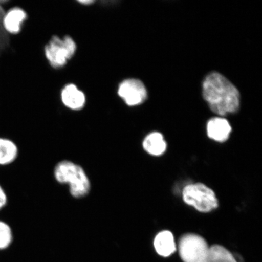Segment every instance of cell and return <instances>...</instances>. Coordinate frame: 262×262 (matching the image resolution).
Masks as SVG:
<instances>
[{
	"instance_id": "6da1fadb",
	"label": "cell",
	"mask_w": 262,
	"mask_h": 262,
	"mask_svg": "<svg viewBox=\"0 0 262 262\" xmlns=\"http://www.w3.org/2000/svg\"><path fill=\"white\" fill-rule=\"evenodd\" d=\"M203 96L210 109L219 116L236 113L240 107V93L227 78L218 73L206 76L203 83Z\"/></svg>"
},
{
	"instance_id": "52a82bcc",
	"label": "cell",
	"mask_w": 262,
	"mask_h": 262,
	"mask_svg": "<svg viewBox=\"0 0 262 262\" xmlns=\"http://www.w3.org/2000/svg\"><path fill=\"white\" fill-rule=\"evenodd\" d=\"M206 129L209 138L219 142L227 141L232 130L228 121L222 117L213 118L209 120Z\"/></svg>"
},
{
	"instance_id": "2e32d148",
	"label": "cell",
	"mask_w": 262,
	"mask_h": 262,
	"mask_svg": "<svg viewBox=\"0 0 262 262\" xmlns=\"http://www.w3.org/2000/svg\"><path fill=\"white\" fill-rule=\"evenodd\" d=\"M79 3H81V4H83V5H90V4H92V3H94V2L90 1V0H89V1H80Z\"/></svg>"
},
{
	"instance_id": "9c48e42d",
	"label": "cell",
	"mask_w": 262,
	"mask_h": 262,
	"mask_svg": "<svg viewBox=\"0 0 262 262\" xmlns=\"http://www.w3.org/2000/svg\"><path fill=\"white\" fill-rule=\"evenodd\" d=\"M61 100L64 105L73 110L82 109L86 103V97L83 92L75 84L67 85L61 92Z\"/></svg>"
},
{
	"instance_id": "ba28073f",
	"label": "cell",
	"mask_w": 262,
	"mask_h": 262,
	"mask_svg": "<svg viewBox=\"0 0 262 262\" xmlns=\"http://www.w3.org/2000/svg\"><path fill=\"white\" fill-rule=\"evenodd\" d=\"M154 247L156 253L160 256H171L178 249L174 237L171 231H162L159 232L154 240Z\"/></svg>"
},
{
	"instance_id": "8fae6325",
	"label": "cell",
	"mask_w": 262,
	"mask_h": 262,
	"mask_svg": "<svg viewBox=\"0 0 262 262\" xmlns=\"http://www.w3.org/2000/svg\"><path fill=\"white\" fill-rule=\"evenodd\" d=\"M26 12L21 9L14 8L6 15L3 21L6 30L12 34L20 31L21 25L26 18Z\"/></svg>"
},
{
	"instance_id": "7c38bea8",
	"label": "cell",
	"mask_w": 262,
	"mask_h": 262,
	"mask_svg": "<svg viewBox=\"0 0 262 262\" xmlns=\"http://www.w3.org/2000/svg\"><path fill=\"white\" fill-rule=\"evenodd\" d=\"M18 155V147L14 142L0 138V165H8L14 162Z\"/></svg>"
},
{
	"instance_id": "277c9868",
	"label": "cell",
	"mask_w": 262,
	"mask_h": 262,
	"mask_svg": "<svg viewBox=\"0 0 262 262\" xmlns=\"http://www.w3.org/2000/svg\"><path fill=\"white\" fill-rule=\"evenodd\" d=\"M76 49V44L69 36L63 38L55 36L45 47L46 57L52 67L61 68L73 57Z\"/></svg>"
},
{
	"instance_id": "5b68a950",
	"label": "cell",
	"mask_w": 262,
	"mask_h": 262,
	"mask_svg": "<svg viewBox=\"0 0 262 262\" xmlns=\"http://www.w3.org/2000/svg\"><path fill=\"white\" fill-rule=\"evenodd\" d=\"M209 247L204 237L189 233L180 238L178 248L183 262H202L207 256Z\"/></svg>"
},
{
	"instance_id": "3957f363",
	"label": "cell",
	"mask_w": 262,
	"mask_h": 262,
	"mask_svg": "<svg viewBox=\"0 0 262 262\" xmlns=\"http://www.w3.org/2000/svg\"><path fill=\"white\" fill-rule=\"evenodd\" d=\"M182 198L185 204L201 212H211L219 206L214 191L201 183L186 185L182 191Z\"/></svg>"
},
{
	"instance_id": "9a60e30c",
	"label": "cell",
	"mask_w": 262,
	"mask_h": 262,
	"mask_svg": "<svg viewBox=\"0 0 262 262\" xmlns=\"http://www.w3.org/2000/svg\"><path fill=\"white\" fill-rule=\"evenodd\" d=\"M8 198L4 189L0 186V209L4 208L7 204Z\"/></svg>"
},
{
	"instance_id": "4fadbf2b",
	"label": "cell",
	"mask_w": 262,
	"mask_h": 262,
	"mask_svg": "<svg viewBox=\"0 0 262 262\" xmlns=\"http://www.w3.org/2000/svg\"><path fill=\"white\" fill-rule=\"evenodd\" d=\"M202 262H238L230 251L219 245L209 247L207 256Z\"/></svg>"
},
{
	"instance_id": "7a4b0ae2",
	"label": "cell",
	"mask_w": 262,
	"mask_h": 262,
	"mask_svg": "<svg viewBox=\"0 0 262 262\" xmlns=\"http://www.w3.org/2000/svg\"><path fill=\"white\" fill-rule=\"evenodd\" d=\"M54 176L60 184L69 186L73 198L81 199L89 194L91 189L89 177L83 167L78 164L70 160L59 162L55 166Z\"/></svg>"
},
{
	"instance_id": "5bb4252c",
	"label": "cell",
	"mask_w": 262,
	"mask_h": 262,
	"mask_svg": "<svg viewBox=\"0 0 262 262\" xmlns=\"http://www.w3.org/2000/svg\"><path fill=\"white\" fill-rule=\"evenodd\" d=\"M12 232L10 226L0 221V250H5L12 243Z\"/></svg>"
},
{
	"instance_id": "8992f818",
	"label": "cell",
	"mask_w": 262,
	"mask_h": 262,
	"mask_svg": "<svg viewBox=\"0 0 262 262\" xmlns=\"http://www.w3.org/2000/svg\"><path fill=\"white\" fill-rule=\"evenodd\" d=\"M118 94L127 105L133 106L142 104L146 99L147 91L142 81L127 79L120 83Z\"/></svg>"
},
{
	"instance_id": "30bf717a",
	"label": "cell",
	"mask_w": 262,
	"mask_h": 262,
	"mask_svg": "<svg viewBox=\"0 0 262 262\" xmlns=\"http://www.w3.org/2000/svg\"><path fill=\"white\" fill-rule=\"evenodd\" d=\"M143 149L154 156H160L165 152L166 143L162 134L155 132L147 135L143 142Z\"/></svg>"
}]
</instances>
